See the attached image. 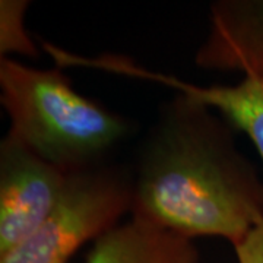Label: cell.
I'll return each mask as SVG.
<instances>
[{
  "label": "cell",
  "mask_w": 263,
  "mask_h": 263,
  "mask_svg": "<svg viewBox=\"0 0 263 263\" xmlns=\"http://www.w3.org/2000/svg\"><path fill=\"white\" fill-rule=\"evenodd\" d=\"M234 127L206 104L176 94L143 139L132 216L233 247L263 221V181L237 149Z\"/></svg>",
  "instance_id": "6da1fadb"
},
{
  "label": "cell",
  "mask_w": 263,
  "mask_h": 263,
  "mask_svg": "<svg viewBox=\"0 0 263 263\" xmlns=\"http://www.w3.org/2000/svg\"><path fill=\"white\" fill-rule=\"evenodd\" d=\"M0 103L8 135L67 174L107 162L130 132L123 116L76 92L60 67L0 57Z\"/></svg>",
  "instance_id": "7a4b0ae2"
},
{
  "label": "cell",
  "mask_w": 263,
  "mask_h": 263,
  "mask_svg": "<svg viewBox=\"0 0 263 263\" xmlns=\"http://www.w3.org/2000/svg\"><path fill=\"white\" fill-rule=\"evenodd\" d=\"M133 206L132 170L104 162L67 174L57 205L0 263H69L88 241L120 224Z\"/></svg>",
  "instance_id": "3957f363"
},
{
  "label": "cell",
  "mask_w": 263,
  "mask_h": 263,
  "mask_svg": "<svg viewBox=\"0 0 263 263\" xmlns=\"http://www.w3.org/2000/svg\"><path fill=\"white\" fill-rule=\"evenodd\" d=\"M66 181L67 173L6 133L0 142V256L46 221Z\"/></svg>",
  "instance_id": "277c9868"
},
{
  "label": "cell",
  "mask_w": 263,
  "mask_h": 263,
  "mask_svg": "<svg viewBox=\"0 0 263 263\" xmlns=\"http://www.w3.org/2000/svg\"><path fill=\"white\" fill-rule=\"evenodd\" d=\"M86 67L113 75L127 76L154 84L164 85L176 94L187 95L206 104L219 113L235 130L245 132L253 142L263 161V81L243 78L235 85H197L181 81L177 76L145 69L132 59L120 54L89 57Z\"/></svg>",
  "instance_id": "5b68a950"
},
{
  "label": "cell",
  "mask_w": 263,
  "mask_h": 263,
  "mask_svg": "<svg viewBox=\"0 0 263 263\" xmlns=\"http://www.w3.org/2000/svg\"><path fill=\"white\" fill-rule=\"evenodd\" d=\"M195 65L263 81V0L214 2L209 32L196 50Z\"/></svg>",
  "instance_id": "8992f818"
},
{
  "label": "cell",
  "mask_w": 263,
  "mask_h": 263,
  "mask_svg": "<svg viewBox=\"0 0 263 263\" xmlns=\"http://www.w3.org/2000/svg\"><path fill=\"white\" fill-rule=\"evenodd\" d=\"M195 240L132 216L98 237L84 263H199Z\"/></svg>",
  "instance_id": "52a82bcc"
},
{
  "label": "cell",
  "mask_w": 263,
  "mask_h": 263,
  "mask_svg": "<svg viewBox=\"0 0 263 263\" xmlns=\"http://www.w3.org/2000/svg\"><path fill=\"white\" fill-rule=\"evenodd\" d=\"M25 0H2L0 2V57L9 54L38 56L34 41L24 27V13L28 8Z\"/></svg>",
  "instance_id": "ba28073f"
},
{
  "label": "cell",
  "mask_w": 263,
  "mask_h": 263,
  "mask_svg": "<svg viewBox=\"0 0 263 263\" xmlns=\"http://www.w3.org/2000/svg\"><path fill=\"white\" fill-rule=\"evenodd\" d=\"M234 252L238 263H263V221L234 246Z\"/></svg>",
  "instance_id": "9c48e42d"
}]
</instances>
